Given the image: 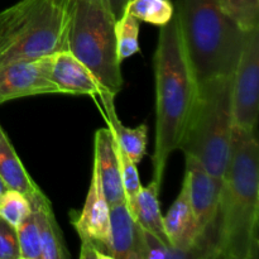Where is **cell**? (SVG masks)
<instances>
[{
	"label": "cell",
	"instance_id": "6da1fadb",
	"mask_svg": "<svg viewBox=\"0 0 259 259\" xmlns=\"http://www.w3.org/2000/svg\"><path fill=\"white\" fill-rule=\"evenodd\" d=\"M211 243L214 258L259 257V146L255 132L233 125Z\"/></svg>",
	"mask_w": 259,
	"mask_h": 259
},
{
	"label": "cell",
	"instance_id": "7a4b0ae2",
	"mask_svg": "<svg viewBox=\"0 0 259 259\" xmlns=\"http://www.w3.org/2000/svg\"><path fill=\"white\" fill-rule=\"evenodd\" d=\"M154 78L156 146L152 163L153 181L161 186L168 158L180 149L184 139L199 85L176 14L167 24L159 27L154 53Z\"/></svg>",
	"mask_w": 259,
	"mask_h": 259
},
{
	"label": "cell",
	"instance_id": "3957f363",
	"mask_svg": "<svg viewBox=\"0 0 259 259\" xmlns=\"http://www.w3.org/2000/svg\"><path fill=\"white\" fill-rule=\"evenodd\" d=\"M175 14L197 82L234 75L247 32L224 14L218 0H177Z\"/></svg>",
	"mask_w": 259,
	"mask_h": 259
},
{
	"label": "cell",
	"instance_id": "277c9868",
	"mask_svg": "<svg viewBox=\"0 0 259 259\" xmlns=\"http://www.w3.org/2000/svg\"><path fill=\"white\" fill-rule=\"evenodd\" d=\"M75 0H19L0 12V66L67 50Z\"/></svg>",
	"mask_w": 259,
	"mask_h": 259
},
{
	"label": "cell",
	"instance_id": "5b68a950",
	"mask_svg": "<svg viewBox=\"0 0 259 259\" xmlns=\"http://www.w3.org/2000/svg\"><path fill=\"white\" fill-rule=\"evenodd\" d=\"M233 76L200 81L196 100L180 149L223 180L230 156L233 133Z\"/></svg>",
	"mask_w": 259,
	"mask_h": 259
},
{
	"label": "cell",
	"instance_id": "8992f818",
	"mask_svg": "<svg viewBox=\"0 0 259 259\" xmlns=\"http://www.w3.org/2000/svg\"><path fill=\"white\" fill-rule=\"evenodd\" d=\"M116 12L103 0H75L67 50L91 71L106 91L118 95L123 76L116 55Z\"/></svg>",
	"mask_w": 259,
	"mask_h": 259
},
{
	"label": "cell",
	"instance_id": "52a82bcc",
	"mask_svg": "<svg viewBox=\"0 0 259 259\" xmlns=\"http://www.w3.org/2000/svg\"><path fill=\"white\" fill-rule=\"evenodd\" d=\"M81 239L80 258H110V205L106 201L98 169L93 164L90 186L85 204L78 214L71 219Z\"/></svg>",
	"mask_w": 259,
	"mask_h": 259
},
{
	"label": "cell",
	"instance_id": "ba28073f",
	"mask_svg": "<svg viewBox=\"0 0 259 259\" xmlns=\"http://www.w3.org/2000/svg\"><path fill=\"white\" fill-rule=\"evenodd\" d=\"M233 125L255 132L259 109V27L248 30L233 75Z\"/></svg>",
	"mask_w": 259,
	"mask_h": 259
},
{
	"label": "cell",
	"instance_id": "9c48e42d",
	"mask_svg": "<svg viewBox=\"0 0 259 259\" xmlns=\"http://www.w3.org/2000/svg\"><path fill=\"white\" fill-rule=\"evenodd\" d=\"M185 177L189 186L190 204L200 232L199 258H214L211 230L219 207L223 180L210 175L194 157L185 156Z\"/></svg>",
	"mask_w": 259,
	"mask_h": 259
},
{
	"label": "cell",
	"instance_id": "30bf717a",
	"mask_svg": "<svg viewBox=\"0 0 259 259\" xmlns=\"http://www.w3.org/2000/svg\"><path fill=\"white\" fill-rule=\"evenodd\" d=\"M47 94H60L50 78V55L0 66V104Z\"/></svg>",
	"mask_w": 259,
	"mask_h": 259
},
{
	"label": "cell",
	"instance_id": "8fae6325",
	"mask_svg": "<svg viewBox=\"0 0 259 259\" xmlns=\"http://www.w3.org/2000/svg\"><path fill=\"white\" fill-rule=\"evenodd\" d=\"M163 225L169 244L175 249L184 253L186 258H199L200 232L190 204L189 186L185 176L179 196L163 217Z\"/></svg>",
	"mask_w": 259,
	"mask_h": 259
},
{
	"label": "cell",
	"instance_id": "7c38bea8",
	"mask_svg": "<svg viewBox=\"0 0 259 259\" xmlns=\"http://www.w3.org/2000/svg\"><path fill=\"white\" fill-rule=\"evenodd\" d=\"M50 78L60 94L98 98L106 91L91 71L68 50L50 55Z\"/></svg>",
	"mask_w": 259,
	"mask_h": 259
},
{
	"label": "cell",
	"instance_id": "4fadbf2b",
	"mask_svg": "<svg viewBox=\"0 0 259 259\" xmlns=\"http://www.w3.org/2000/svg\"><path fill=\"white\" fill-rule=\"evenodd\" d=\"M94 166L98 169L103 191L110 206L125 201L120 163L110 128L98 129L94 138Z\"/></svg>",
	"mask_w": 259,
	"mask_h": 259
},
{
	"label": "cell",
	"instance_id": "5bb4252c",
	"mask_svg": "<svg viewBox=\"0 0 259 259\" xmlns=\"http://www.w3.org/2000/svg\"><path fill=\"white\" fill-rule=\"evenodd\" d=\"M0 179L9 189L22 192L29 201L32 211L40 206L51 205L48 197L33 181L27 168L23 166L9 137L0 125Z\"/></svg>",
	"mask_w": 259,
	"mask_h": 259
},
{
	"label": "cell",
	"instance_id": "9a60e30c",
	"mask_svg": "<svg viewBox=\"0 0 259 259\" xmlns=\"http://www.w3.org/2000/svg\"><path fill=\"white\" fill-rule=\"evenodd\" d=\"M110 244L113 259H144L143 228L126 201L110 206Z\"/></svg>",
	"mask_w": 259,
	"mask_h": 259
},
{
	"label": "cell",
	"instance_id": "2e32d148",
	"mask_svg": "<svg viewBox=\"0 0 259 259\" xmlns=\"http://www.w3.org/2000/svg\"><path fill=\"white\" fill-rule=\"evenodd\" d=\"M98 98L105 111L106 121L109 124L108 126L110 128L115 142L131 157L132 161L138 164L146 154L147 136H148L147 124L143 123L136 128H128L121 123L120 119L116 115L115 103H114L115 95L109 91H104Z\"/></svg>",
	"mask_w": 259,
	"mask_h": 259
},
{
	"label": "cell",
	"instance_id": "e0dca14e",
	"mask_svg": "<svg viewBox=\"0 0 259 259\" xmlns=\"http://www.w3.org/2000/svg\"><path fill=\"white\" fill-rule=\"evenodd\" d=\"M159 190L161 186L153 180L148 186H142L137 197L133 217L144 230L156 235L166 244L171 245L164 232L163 215L159 205Z\"/></svg>",
	"mask_w": 259,
	"mask_h": 259
},
{
	"label": "cell",
	"instance_id": "ac0fdd59",
	"mask_svg": "<svg viewBox=\"0 0 259 259\" xmlns=\"http://www.w3.org/2000/svg\"><path fill=\"white\" fill-rule=\"evenodd\" d=\"M32 212L39 232L42 259L70 258L52 205L40 206L33 210Z\"/></svg>",
	"mask_w": 259,
	"mask_h": 259
},
{
	"label": "cell",
	"instance_id": "d6986e66",
	"mask_svg": "<svg viewBox=\"0 0 259 259\" xmlns=\"http://www.w3.org/2000/svg\"><path fill=\"white\" fill-rule=\"evenodd\" d=\"M123 9L141 22L162 27L172 19L175 5L171 0H126Z\"/></svg>",
	"mask_w": 259,
	"mask_h": 259
},
{
	"label": "cell",
	"instance_id": "ffe728a7",
	"mask_svg": "<svg viewBox=\"0 0 259 259\" xmlns=\"http://www.w3.org/2000/svg\"><path fill=\"white\" fill-rule=\"evenodd\" d=\"M116 55L120 62L139 52V20L128 10L121 9L120 18L115 22Z\"/></svg>",
	"mask_w": 259,
	"mask_h": 259
},
{
	"label": "cell",
	"instance_id": "44dd1931",
	"mask_svg": "<svg viewBox=\"0 0 259 259\" xmlns=\"http://www.w3.org/2000/svg\"><path fill=\"white\" fill-rule=\"evenodd\" d=\"M220 9L244 32L259 27V0H218Z\"/></svg>",
	"mask_w": 259,
	"mask_h": 259
},
{
	"label": "cell",
	"instance_id": "7402d4cb",
	"mask_svg": "<svg viewBox=\"0 0 259 259\" xmlns=\"http://www.w3.org/2000/svg\"><path fill=\"white\" fill-rule=\"evenodd\" d=\"M29 214L32 206L22 192L7 187L0 194V218L13 228H17Z\"/></svg>",
	"mask_w": 259,
	"mask_h": 259
},
{
	"label": "cell",
	"instance_id": "603a6c76",
	"mask_svg": "<svg viewBox=\"0 0 259 259\" xmlns=\"http://www.w3.org/2000/svg\"><path fill=\"white\" fill-rule=\"evenodd\" d=\"M115 141V139H114ZM115 151L116 156H118L119 163H120V174H121V181H123V189L124 194H125V201L128 204L129 210H131L132 215L134 212V207H136L137 197H138L139 191L142 189L141 179H139V172L137 168V163H134L131 159V157L121 149L115 142Z\"/></svg>",
	"mask_w": 259,
	"mask_h": 259
},
{
	"label": "cell",
	"instance_id": "cb8c5ba5",
	"mask_svg": "<svg viewBox=\"0 0 259 259\" xmlns=\"http://www.w3.org/2000/svg\"><path fill=\"white\" fill-rule=\"evenodd\" d=\"M15 232H17L20 259H42L39 232L33 212L15 228Z\"/></svg>",
	"mask_w": 259,
	"mask_h": 259
},
{
	"label": "cell",
	"instance_id": "d4e9b609",
	"mask_svg": "<svg viewBox=\"0 0 259 259\" xmlns=\"http://www.w3.org/2000/svg\"><path fill=\"white\" fill-rule=\"evenodd\" d=\"M144 259H182L186 255L143 229Z\"/></svg>",
	"mask_w": 259,
	"mask_h": 259
},
{
	"label": "cell",
	"instance_id": "484cf974",
	"mask_svg": "<svg viewBox=\"0 0 259 259\" xmlns=\"http://www.w3.org/2000/svg\"><path fill=\"white\" fill-rule=\"evenodd\" d=\"M0 259H20L15 228L0 218Z\"/></svg>",
	"mask_w": 259,
	"mask_h": 259
},
{
	"label": "cell",
	"instance_id": "4316f807",
	"mask_svg": "<svg viewBox=\"0 0 259 259\" xmlns=\"http://www.w3.org/2000/svg\"><path fill=\"white\" fill-rule=\"evenodd\" d=\"M103 2H106V3H109V4H111L113 5L114 10H115V12H118V9H120V10L123 9V5L126 0H103Z\"/></svg>",
	"mask_w": 259,
	"mask_h": 259
},
{
	"label": "cell",
	"instance_id": "83f0119b",
	"mask_svg": "<svg viewBox=\"0 0 259 259\" xmlns=\"http://www.w3.org/2000/svg\"><path fill=\"white\" fill-rule=\"evenodd\" d=\"M5 189H7V186H5V184H4V182H3V180L0 179V194H2V192L4 191Z\"/></svg>",
	"mask_w": 259,
	"mask_h": 259
}]
</instances>
